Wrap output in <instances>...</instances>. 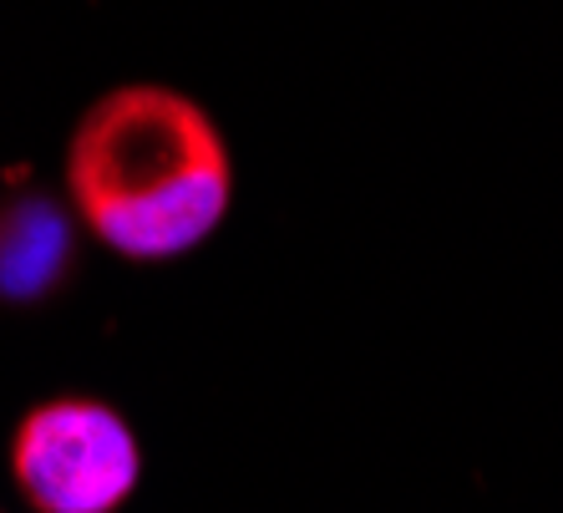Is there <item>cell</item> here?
<instances>
[{
  "instance_id": "1",
  "label": "cell",
  "mask_w": 563,
  "mask_h": 513,
  "mask_svg": "<svg viewBox=\"0 0 563 513\" xmlns=\"http://www.w3.org/2000/svg\"><path fill=\"white\" fill-rule=\"evenodd\" d=\"M66 184L107 250L173 260L219 229L229 209V148L194 97L173 87H118L77 122Z\"/></svg>"
},
{
  "instance_id": "3",
  "label": "cell",
  "mask_w": 563,
  "mask_h": 513,
  "mask_svg": "<svg viewBox=\"0 0 563 513\" xmlns=\"http://www.w3.org/2000/svg\"><path fill=\"white\" fill-rule=\"evenodd\" d=\"M66 260V225L52 204H26L11 214V244L0 239V285L11 290L15 301H26L46 280L62 270Z\"/></svg>"
},
{
  "instance_id": "2",
  "label": "cell",
  "mask_w": 563,
  "mask_h": 513,
  "mask_svg": "<svg viewBox=\"0 0 563 513\" xmlns=\"http://www.w3.org/2000/svg\"><path fill=\"white\" fill-rule=\"evenodd\" d=\"M137 437L122 412L56 396L26 412L11 443V473L36 513H118L137 488Z\"/></svg>"
}]
</instances>
